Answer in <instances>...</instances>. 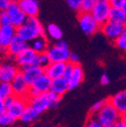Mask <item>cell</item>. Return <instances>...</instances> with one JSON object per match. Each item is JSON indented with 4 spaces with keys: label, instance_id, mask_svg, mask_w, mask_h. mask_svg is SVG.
<instances>
[{
    "label": "cell",
    "instance_id": "obj_1",
    "mask_svg": "<svg viewBox=\"0 0 126 127\" xmlns=\"http://www.w3.org/2000/svg\"><path fill=\"white\" fill-rule=\"evenodd\" d=\"M17 34L25 41L31 42L38 36L45 35V29L37 17H27L25 23L17 28Z\"/></svg>",
    "mask_w": 126,
    "mask_h": 127
},
{
    "label": "cell",
    "instance_id": "obj_2",
    "mask_svg": "<svg viewBox=\"0 0 126 127\" xmlns=\"http://www.w3.org/2000/svg\"><path fill=\"white\" fill-rule=\"evenodd\" d=\"M61 98H62L61 96L50 91L48 93L41 94L38 97L27 99V100H28V106L34 109L38 114H41L50 108L57 107L61 101Z\"/></svg>",
    "mask_w": 126,
    "mask_h": 127
},
{
    "label": "cell",
    "instance_id": "obj_3",
    "mask_svg": "<svg viewBox=\"0 0 126 127\" xmlns=\"http://www.w3.org/2000/svg\"><path fill=\"white\" fill-rule=\"evenodd\" d=\"M95 117L103 127H114L121 119V114L111 103L107 101L104 108L97 115H95Z\"/></svg>",
    "mask_w": 126,
    "mask_h": 127
},
{
    "label": "cell",
    "instance_id": "obj_4",
    "mask_svg": "<svg viewBox=\"0 0 126 127\" xmlns=\"http://www.w3.org/2000/svg\"><path fill=\"white\" fill-rule=\"evenodd\" d=\"M79 26L86 35H94L97 31L101 30V24L93 17L91 13L80 12L78 15Z\"/></svg>",
    "mask_w": 126,
    "mask_h": 127
},
{
    "label": "cell",
    "instance_id": "obj_5",
    "mask_svg": "<svg viewBox=\"0 0 126 127\" xmlns=\"http://www.w3.org/2000/svg\"><path fill=\"white\" fill-rule=\"evenodd\" d=\"M5 11L9 15L11 25H13L16 28L23 25L27 19V16L22 11V9L20 8L18 2H10L9 6L7 7V9Z\"/></svg>",
    "mask_w": 126,
    "mask_h": 127
},
{
    "label": "cell",
    "instance_id": "obj_6",
    "mask_svg": "<svg viewBox=\"0 0 126 127\" xmlns=\"http://www.w3.org/2000/svg\"><path fill=\"white\" fill-rule=\"evenodd\" d=\"M20 71L21 70L15 63L3 62L0 67V81L3 83H11Z\"/></svg>",
    "mask_w": 126,
    "mask_h": 127
},
{
    "label": "cell",
    "instance_id": "obj_7",
    "mask_svg": "<svg viewBox=\"0 0 126 127\" xmlns=\"http://www.w3.org/2000/svg\"><path fill=\"white\" fill-rule=\"evenodd\" d=\"M101 31L109 40L114 42L125 31V25L109 20L101 26Z\"/></svg>",
    "mask_w": 126,
    "mask_h": 127
},
{
    "label": "cell",
    "instance_id": "obj_8",
    "mask_svg": "<svg viewBox=\"0 0 126 127\" xmlns=\"http://www.w3.org/2000/svg\"><path fill=\"white\" fill-rule=\"evenodd\" d=\"M71 53L72 52L70 51L69 47H60L55 43L51 45L48 52H46L52 63H65V64L69 63Z\"/></svg>",
    "mask_w": 126,
    "mask_h": 127
},
{
    "label": "cell",
    "instance_id": "obj_9",
    "mask_svg": "<svg viewBox=\"0 0 126 127\" xmlns=\"http://www.w3.org/2000/svg\"><path fill=\"white\" fill-rule=\"evenodd\" d=\"M28 106V100L27 98H19V97H15L12 101V103L7 107L6 112L10 114L15 120H17L21 118L22 114L24 113L25 109Z\"/></svg>",
    "mask_w": 126,
    "mask_h": 127
},
{
    "label": "cell",
    "instance_id": "obj_10",
    "mask_svg": "<svg viewBox=\"0 0 126 127\" xmlns=\"http://www.w3.org/2000/svg\"><path fill=\"white\" fill-rule=\"evenodd\" d=\"M13 90V95L15 97L19 98H27V94L29 91L30 86L27 84L25 79L20 71V73L16 76V78L10 83Z\"/></svg>",
    "mask_w": 126,
    "mask_h": 127
},
{
    "label": "cell",
    "instance_id": "obj_11",
    "mask_svg": "<svg viewBox=\"0 0 126 127\" xmlns=\"http://www.w3.org/2000/svg\"><path fill=\"white\" fill-rule=\"evenodd\" d=\"M110 10H111V6H110L108 2H97L96 6L92 10L91 14L99 22V24L103 25L109 21Z\"/></svg>",
    "mask_w": 126,
    "mask_h": 127
},
{
    "label": "cell",
    "instance_id": "obj_12",
    "mask_svg": "<svg viewBox=\"0 0 126 127\" xmlns=\"http://www.w3.org/2000/svg\"><path fill=\"white\" fill-rule=\"evenodd\" d=\"M36 56H37V54L29 46L15 58V64L19 67L20 70L28 68L33 65V62H34Z\"/></svg>",
    "mask_w": 126,
    "mask_h": 127
},
{
    "label": "cell",
    "instance_id": "obj_13",
    "mask_svg": "<svg viewBox=\"0 0 126 127\" xmlns=\"http://www.w3.org/2000/svg\"><path fill=\"white\" fill-rule=\"evenodd\" d=\"M29 47V44L27 41H25L22 37H20L18 34L15 35V37L12 39V41L7 46V54L16 58L19 54H21L24 50Z\"/></svg>",
    "mask_w": 126,
    "mask_h": 127
},
{
    "label": "cell",
    "instance_id": "obj_14",
    "mask_svg": "<svg viewBox=\"0 0 126 127\" xmlns=\"http://www.w3.org/2000/svg\"><path fill=\"white\" fill-rule=\"evenodd\" d=\"M17 34V28L13 25L0 26V46L7 47L12 39Z\"/></svg>",
    "mask_w": 126,
    "mask_h": 127
},
{
    "label": "cell",
    "instance_id": "obj_15",
    "mask_svg": "<svg viewBox=\"0 0 126 127\" xmlns=\"http://www.w3.org/2000/svg\"><path fill=\"white\" fill-rule=\"evenodd\" d=\"M18 4L27 17H37L39 12L38 0H19Z\"/></svg>",
    "mask_w": 126,
    "mask_h": 127
},
{
    "label": "cell",
    "instance_id": "obj_16",
    "mask_svg": "<svg viewBox=\"0 0 126 127\" xmlns=\"http://www.w3.org/2000/svg\"><path fill=\"white\" fill-rule=\"evenodd\" d=\"M108 101L118 110L120 114L126 112V90L116 93L112 97L108 98Z\"/></svg>",
    "mask_w": 126,
    "mask_h": 127
},
{
    "label": "cell",
    "instance_id": "obj_17",
    "mask_svg": "<svg viewBox=\"0 0 126 127\" xmlns=\"http://www.w3.org/2000/svg\"><path fill=\"white\" fill-rule=\"evenodd\" d=\"M66 64L65 63H52L49 67L44 69V74L48 75L52 80L64 77Z\"/></svg>",
    "mask_w": 126,
    "mask_h": 127
},
{
    "label": "cell",
    "instance_id": "obj_18",
    "mask_svg": "<svg viewBox=\"0 0 126 127\" xmlns=\"http://www.w3.org/2000/svg\"><path fill=\"white\" fill-rule=\"evenodd\" d=\"M21 73H22V75H23V77L25 79V81L27 82V84L29 86H31L38 77H40L42 74H44V70L41 69V68L30 66L28 68L22 69Z\"/></svg>",
    "mask_w": 126,
    "mask_h": 127
},
{
    "label": "cell",
    "instance_id": "obj_19",
    "mask_svg": "<svg viewBox=\"0 0 126 127\" xmlns=\"http://www.w3.org/2000/svg\"><path fill=\"white\" fill-rule=\"evenodd\" d=\"M70 90L69 88V80H67L66 78L62 77L56 80H53L52 82V87H51V91L59 96H63L65 95L68 91Z\"/></svg>",
    "mask_w": 126,
    "mask_h": 127
},
{
    "label": "cell",
    "instance_id": "obj_20",
    "mask_svg": "<svg viewBox=\"0 0 126 127\" xmlns=\"http://www.w3.org/2000/svg\"><path fill=\"white\" fill-rule=\"evenodd\" d=\"M52 82L53 80L45 74H42L40 77H38L36 80L34 81V83L31 85L33 88H35L36 90H38L41 94L43 93H48L51 91V87H52Z\"/></svg>",
    "mask_w": 126,
    "mask_h": 127
},
{
    "label": "cell",
    "instance_id": "obj_21",
    "mask_svg": "<svg viewBox=\"0 0 126 127\" xmlns=\"http://www.w3.org/2000/svg\"><path fill=\"white\" fill-rule=\"evenodd\" d=\"M29 46L32 49L37 55L39 54H44L48 52L49 50V41H48V38H46L45 35H42V36H38L36 37L35 39H33L29 43Z\"/></svg>",
    "mask_w": 126,
    "mask_h": 127
},
{
    "label": "cell",
    "instance_id": "obj_22",
    "mask_svg": "<svg viewBox=\"0 0 126 127\" xmlns=\"http://www.w3.org/2000/svg\"><path fill=\"white\" fill-rule=\"evenodd\" d=\"M83 80H84V71L80 65H77V66H75L74 73H73L71 79L69 80L70 90H74L77 87H79L81 85V83L83 82Z\"/></svg>",
    "mask_w": 126,
    "mask_h": 127
},
{
    "label": "cell",
    "instance_id": "obj_23",
    "mask_svg": "<svg viewBox=\"0 0 126 127\" xmlns=\"http://www.w3.org/2000/svg\"><path fill=\"white\" fill-rule=\"evenodd\" d=\"M109 20L120 24H126V14L122 8H111L109 15Z\"/></svg>",
    "mask_w": 126,
    "mask_h": 127
},
{
    "label": "cell",
    "instance_id": "obj_24",
    "mask_svg": "<svg viewBox=\"0 0 126 127\" xmlns=\"http://www.w3.org/2000/svg\"><path fill=\"white\" fill-rule=\"evenodd\" d=\"M46 34L49 35V37H51L52 39L58 41L61 40L63 38V31L62 29L55 23H50L46 26V30H45Z\"/></svg>",
    "mask_w": 126,
    "mask_h": 127
},
{
    "label": "cell",
    "instance_id": "obj_25",
    "mask_svg": "<svg viewBox=\"0 0 126 127\" xmlns=\"http://www.w3.org/2000/svg\"><path fill=\"white\" fill-rule=\"evenodd\" d=\"M52 64L50 57L48 56V54L44 53V54H39L36 56L34 62H33V67H37V68H41V69H45L46 67H49Z\"/></svg>",
    "mask_w": 126,
    "mask_h": 127
},
{
    "label": "cell",
    "instance_id": "obj_26",
    "mask_svg": "<svg viewBox=\"0 0 126 127\" xmlns=\"http://www.w3.org/2000/svg\"><path fill=\"white\" fill-rule=\"evenodd\" d=\"M38 115L39 114L34 109H32L30 106H27V108L25 109L24 113L22 114V116L20 118V121L23 122V123H31L38 117Z\"/></svg>",
    "mask_w": 126,
    "mask_h": 127
},
{
    "label": "cell",
    "instance_id": "obj_27",
    "mask_svg": "<svg viewBox=\"0 0 126 127\" xmlns=\"http://www.w3.org/2000/svg\"><path fill=\"white\" fill-rule=\"evenodd\" d=\"M11 96H14L11 84L1 82L0 83V100H4Z\"/></svg>",
    "mask_w": 126,
    "mask_h": 127
},
{
    "label": "cell",
    "instance_id": "obj_28",
    "mask_svg": "<svg viewBox=\"0 0 126 127\" xmlns=\"http://www.w3.org/2000/svg\"><path fill=\"white\" fill-rule=\"evenodd\" d=\"M97 4V0H83L82 6H81V12L84 13H91L94 7Z\"/></svg>",
    "mask_w": 126,
    "mask_h": 127
},
{
    "label": "cell",
    "instance_id": "obj_29",
    "mask_svg": "<svg viewBox=\"0 0 126 127\" xmlns=\"http://www.w3.org/2000/svg\"><path fill=\"white\" fill-rule=\"evenodd\" d=\"M107 101H108V99H106V100H100V101L96 102L95 104H94L91 107V109H90V115H92V116L97 115L100 112V111L104 108V106L106 105Z\"/></svg>",
    "mask_w": 126,
    "mask_h": 127
},
{
    "label": "cell",
    "instance_id": "obj_30",
    "mask_svg": "<svg viewBox=\"0 0 126 127\" xmlns=\"http://www.w3.org/2000/svg\"><path fill=\"white\" fill-rule=\"evenodd\" d=\"M114 44L117 49H119L123 52H126V31H124V32L114 41Z\"/></svg>",
    "mask_w": 126,
    "mask_h": 127
},
{
    "label": "cell",
    "instance_id": "obj_31",
    "mask_svg": "<svg viewBox=\"0 0 126 127\" xmlns=\"http://www.w3.org/2000/svg\"><path fill=\"white\" fill-rule=\"evenodd\" d=\"M15 120L10 114H8L7 112L3 113V114H0V124H1L2 126H6V125H11L13 124Z\"/></svg>",
    "mask_w": 126,
    "mask_h": 127
},
{
    "label": "cell",
    "instance_id": "obj_32",
    "mask_svg": "<svg viewBox=\"0 0 126 127\" xmlns=\"http://www.w3.org/2000/svg\"><path fill=\"white\" fill-rule=\"evenodd\" d=\"M66 2L74 11H78L79 13L81 12V6H82L83 0H66Z\"/></svg>",
    "mask_w": 126,
    "mask_h": 127
},
{
    "label": "cell",
    "instance_id": "obj_33",
    "mask_svg": "<svg viewBox=\"0 0 126 127\" xmlns=\"http://www.w3.org/2000/svg\"><path fill=\"white\" fill-rule=\"evenodd\" d=\"M84 127H103L101 125V123L97 120V118L95 116H92V115H89L86 123H85V126Z\"/></svg>",
    "mask_w": 126,
    "mask_h": 127
},
{
    "label": "cell",
    "instance_id": "obj_34",
    "mask_svg": "<svg viewBox=\"0 0 126 127\" xmlns=\"http://www.w3.org/2000/svg\"><path fill=\"white\" fill-rule=\"evenodd\" d=\"M9 24H11V21H10L9 15L7 14V12L5 10L0 11V26L9 25Z\"/></svg>",
    "mask_w": 126,
    "mask_h": 127
},
{
    "label": "cell",
    "instance_id": "obj_35",
    "mask_svg": "<svg viewBox=\"0 0 126 127\" xmlns=\"http://www.w3.org/2000/svg\"><path fill=\"white\" fill-rule=\"evenodd\" d=\"M75 70V66L71 63H67L66 64V68H65V73H64V78H66L67 80H70L73 73Z\"/></svg>",
    "mask_w": 126,
    "mask_h": 127
},
{
    "label": "cell",
    "instance_id": "obj_36",
    "mask_svg": "<svg viewBox=\"0 0 126 127\" xmlns=\"http://www.w3.org/2000/svg\"><path fill=\"white\" fill-rule=\"evenodd\" d=\"M41 93L36 90L35 88H33L32 86H30L29 88V91H28V94H27V99H31V98H35V97H38L40 96Z\"/></svg>",
    "mask_w": 126,
    "mask_h": 127
},
{
    "label": "cell",
    "instance_id": "obj_37",
    "mask_svg": "<svg viewBox=\"0 0 126 127\" xmlns=\"http://www.w3.org/2000/svg\"><path fill=\"white\" fill-rule=\"evenodd\" d=\"M126 0H109V4L111 6V8H122L124 5V2Z\"/></svg>",
    "mask_w": 126,
    "mask_h": 127
},
{
    "label": "cell",
    "instance_id": "obj_38",
    "mask_svg": "<svg viewBox=\"0 0 126 127\" xmlns=\"http://www.w3.org/2000/svg\"><path fill=\"white\" fill-rule=\"evenodd\" d=\"M69 63L73 64L74 66H77L79 65V63H80V57H79L78 54L72 52L71 55H70V59H69Z\"/></svg>",
    "mask_w": 126,
    "mask_h": 127
},
{
    "label": "cell",
    "instance_id": "obj_39",
    "mask_svg": "<svg viewBox=\"0 0 126 127\" xmlns=\"http://www.w3.org/2000/svg\"><path fill=\"white\" fill-rule=\"evenodd\" d=\"M100 83H101V85H103V86H106V85H108V84L110 83V79H109V77H108L107 74H103V75L101 76V78H100Z\"/></svg>",
    "mask_w": 126,
    "mask_h": 127
},
{
    "label": "cell",
    "instance_id": "obj_40",
    "mask_svg": "<svg viewBox=\"0 0 126 127\" xmlns=\"http://www.w3.org/2000/svg\"><path fill=\"white\" fill-rule=\"evenodd\" d=\"M9 4H10L9 0H0V9H1V11L6 10Z\"/></svg>",
    "mask_w": 126,
    "mask_h": 127
},
{
    "label": "cell",
    "instance_id": "obj_41",
    "mask_svg": "<svg viewBox=\"0 0 126 127\" xmlns=\"http://www.w3.org/2000/svg\"><path fill=\"white\" fill-rule=\"evenodd\" d=\"M55 44H56V45H58V46H60V47H69V45H68L67 41L63 40V39L56 41V42H55Z\"/></svg>",
    "mask_w": 126,
    "mask_h": 127
},
{
    "label": "cell",
    "instance_id": "obj_42",
    "mask_svg": "<svg viewBox=\"0 0 126 127\" xmlns=\"http://www.w3.org/2000/svg\"><path fill=\"white\" fill-rule=\"evenodd\" d=\"M6 111H7V109H6V107H5L4 103H3V101H2V100H0V114L5 113Z\"/></svg>",
    "mask_w": 126,
    "mask_h": 127
},
{
    "label": "cell",
    "instance_id": "obj_43",
    "mask_svg": "<svg viewBox=\"0 0 126 127\" xmlns=\"http://www.w3.org/2000/svg\"><path fill=\"white\" fill-rule=\"evenodd\" d=\"M114 127H126V124H125V123H124V122H123V121L120 119V120H119V121L116 123V125H115Z\"/></svg>",
    "mask_w": 126,
    "mask_h": 127
},
{
    "label": "cell",
    "instance_id": "obj_44",
    "mask_svg": "<svg viewBox=\"0 0 126 127\" xmlns=\"http://www.w3.org/2000/svg\"><path fill=\"white\" fill-rule=\"evenodd\" d=\"M0 52H1V55H2V57H4V56L7 54V47H4V46H0Z\"/></svg>",
    "mask_w": 126,
    "mask_h": 127
},
{
    "label": "cell",
    "instance_id": "obj_45",
    "mask_svg": "<svg viewBox=\"0 0 126 127\" xmlns=\"http://www.w3.org/2000/svg\"><path fill=\"white\" fill-rule=\"evenodd\" d=\"M121 120L126 124V112H124V113L121 114Z\"/></svg>",
    "mask_w": 126,
    "mask_h": 127
},
{
    "label": "cell",
    "instance_id": "obj_46",
    "mask_svg": "<svg viewBox=\"0 0 126 127\" xmlns=\"http://www.w3.org/2000/svg\"><path fill=\"white\" fill-rule=\"evenodd\" d=\"M122 10H123V11L125 12V14H126V1L124 2V5L122 6Z\"/></svg>",
    "mask_w": 126,
    "mask_h": 127
},
{
    "label": "cell",
    "instance_id": "obj_47",
    "mask_svg": "<svg viewBox=\"0 0 126 127\" xmlns=\"http://www.w3.org/2000/svg\"><path fill=\"white\" fill-rule=\"evenodd\" d=\"M97 2H109V0H97Z\"/></svg>",
    "mask_w": 126,
    "mask_h": 127
},
{
    "label": "cell",
    "instance_id": "obj_48",
    "mask_svg": "<svg viewBox=\"0 0 126 127\" xmlns=\"http://www.w3.org/2000/svg\"><path fill=\"white\" fill-rule=\"evenodd\" d=\"M9 1H10V2H18L19 0H9Z\"/></svg>",
    "mask_w": 126,
    "mask_h": 127
},
{
    "label": "cell",
    "instance_id": "obj_49",
    "mask_svg": "<svg viewBox=\"0 0 126 127\" xmlns=\"http://www.w3.org/2000/svg\"><path fill=\"white\" fill-rule=\"evenodd\" d=\"M125 31H126V24H125Z\"/></svg>",
    "mask_w": 126,
    "mask_h": 127
}]
</instances>
